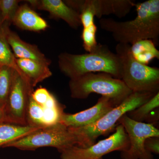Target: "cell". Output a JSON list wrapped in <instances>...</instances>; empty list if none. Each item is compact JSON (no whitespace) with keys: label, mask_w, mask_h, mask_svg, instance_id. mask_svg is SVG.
<instances>
[{"label":"cell","mask_w":159,"mask_h":159,"mask_svg":"<svg viewBox=\"0 0 159 159\" xmlns=\"http://www.w3.org/2000/svg\"><path fill=\"white\" fill-rule=\"evenodd\" d=\"M109 98L101 97L93 106L75 114L64 113L60 123L68 128H80L94 124L116 107Z\"/></svg>","instance_id":"obj_11"},{"label":"cell","mask_w":159,"mask_h":159,"mask_svg":"<svg viewBox=\"0 0 159 159\" xmlns=\"http://www.w3.org/2000/svg\"><path fill=\"white\" fill-rule=\"evenodd\" d=\"M16 62L24 78L33 89L38 84L52 76L49 66L46 64L25 58H16Z\"/></svg>","instance_id":"obj_14"},{"label":"cell","mask_w":159,"mask_h":159,"mask_svg":"<svg viewBox=\"0 0 159 159\" xmlns=\"http://www.w3.org/2000/svg\"><path fill=\"white\" fill-rule=\"evenodd\" d=\"M81 25L83 28H87L95 24L93 13L87 10H84L79 13Z\"/></svg>","instance_id":"obj_27"},{"label":"cell","mask_w":159,"mask_h":159,"mask_svg":"<svg viewBox=\"0 0 159 159\" xmlns=\"http://www.w3.org/2000/svg\"><path fill=\"white\" fill-rule=\"evenodd\" d=\"M79 140L68 127L58 123L40 129L26 136L7 144L3 148L12 147L22 150H34L42 147L57 148L59 152L74 145L79 146Z\"/></svg>","instance_id":"obj_6"},{"label":"cell","mask_w":159,"mask_h":159,"mask_svg":"<svg viewBox=\"0 0 159 159\" xmlns=\"http://www.w3.org/2000/svg\"></svg>","instance_id":"obj_30"},{"label":"cell","mask_w":159,"mask_h":159,"mask_svg":"<svg viewBox=\"0 0 159 159\" xmlns=\"http://www.w3.org/2000/svg\"><path fill=\"white\" fill-rule=\"evenodd\" d=\"M14 69L6 66H0V108L3 110L12 83Z\"/></svg>","instance_id":"obj_21"},{"label":"cell","mask_w":159,"mask_h":159,"mask_svg":"<svg viewBox=\"0 0 159 159\" xmlns=\"http://www.w3.org/2000/svg\"><path fill=\"white\" fill-rule=\"evenodd\" d=\"M155 94L133 92L121 104L111 110L94 124L80 128H68L77 137L79 147H89L95 144L100 136L107 134L115 129L119 119L124 115L138 108Z\"/></svg>","instance_id":"obj_3"},{"label":"cell","mask_w":159,"mask_h":159,"mask_svg":"<svg viewBox=\"0 0 159 159\" xmlns=\"http://www.w3.org/2000/svg\"><path fill=\"white\" fill-rule=\"evenodd\" d=\"M3 122H4V111L0 108V123Z\"/></svg>","instance_id":"obj_28"},{"label":"cell","mask_w":159,"mask_h":159,"mask_svg":"<svg viewBox=\"0 0 159 159\" xmlns=\"http://www.w3.org/2000/svg\"><path fill=\"white\" fill-rule=\"evenodd\" d=\"M33 89L14 70L12 83L6 105L3 109L4 122L27 125V112Z\"/></svg>","instance_id":"obj_8"},{"label":"cell","mask_w":159,"mask_h":159,"mask_svg":"<svg viewBox=\"0 0 159 159\" xmlns=\"http://www.w3.org/2000/svg\"><path fill=\"white\" fill-rule=\"evenodd\" d=\"M51 95V93L47 89L40 87L35 91H33L31 94V97L35 102L43 106L48 101Z\"/></svg>","instance_id":"obj_25"},{"label":"cell","mask_w":159,"mask_h":159,"mask_svg":"<svg viewBox=\"0 0 159 159\" xmlns=\"http://www.w3.org/2000/svg\"><path fill=\"white\" fill-rule=\"evenodd\" d=\"M132 55L137 61L148 65L154 58L159 59V51L151 39H143L130 46Z\"/></svg>","instance_id":"obj_17"},{"label":"cell","mask_w":159,"mask_h":159,"mask_svg":"<svg viewBox=\"0 0 159 159\" xmlns=\"http://www.w3.org/2000/svg\"><path fill=\"white\" fill-rule=\"evenodd\" d=\"M12 23L21 30L35 32L43 31L48 27L45 20L27 4L19 6Z\"/></svg>","instance_id":"obj_15"},{"label":"cell","mask_w":159,"mask_h":159,"mask_svg":"<svg viewBox=\"0 0 159 159\" xmlns=\"http://www.w3.org/2000/svg\"><path fill=\"white\" fill-rule=\"evenodd\" d=\"M137 16L126 21H117L101 18L100 28L111 34L116 42L132 45L143 39H151L156 46L159 43V0H148L135 4Z\"/></svg>","instance_id":"obj_1"},{"label":"cell","mask_w":159,"mask_h":159,"mask_svg":"<svg viewBox=\"0 0 159 159\" xmlns=\"http://www.w3.org/2000/svg\"><path fill=\"white\" fill-rule=\"evenodd\" d=\"M43 127L30 125H20L9 122L0 123V148L26 136Z\"/></svg>","instance_id":"obj_16"},{"label":"cell","mask_w":159,"mask_h":159,"mask_svg":"<svg viewBox=\"0 0 159 159\" xmlns=\"http://www.w3.org/2000/svg\"><path fill=\"white\" fill-rule=\"evenodd\" d=\"M128 135L129 148L121 152L122 159H154L152 154L145 150L144 143L150 137H159V130L153 124L138 122L131 119L126 114L119 119Z\"/></svg>","instance_id":"obj_9"},{"label":"cell","mask_w":159,"mask_h":159,"mask_svg":"<svg viewBox=\"0 0 159 159\" xmlns=\"http://www.w3.org/2000/svg\"><path fill=\"white\" fill-rule=\"evenodd\" d=\"M4 23L2 18V15H1V12H0V28H1V26H2V25H3V24Z\"/></svg>","instance_id":"obj_29"},{"label":"cell","mask_w":159,"mask_h":159,"mask_svg":"<svg viewBox=\"0 0 159 159\" xmlns=\"http://www.w3.org/2000/svg\"><path fill=\"white\" fill-rule=\"evenodd\" d=\"M100 159H102V158Z\"/></svg>","instance_id":"obj_31"},{"label":"cell","mask_w":159,"mask_h":159,"mask_svg":"<svg viewBox=\"0 0 159 159\" xmlns=\"http://www.w3.org/2000/svg\"><path fill=\"white\" fill-rule=\"evenodd\" d=\"M31 6L39 10L48 11L51 17L61 19L71 28L78 29L81 25L80 14L61 0H29Z\"/></svg>","instance_id":"obj_12"},{"label":"cell","mask_w":159,"mask_h":159,"mask_svg":"<svg viewBox=\"0 0 159 159\" xmlns=\"http://www.w3.org/2000/svg\"><path fill=\"white\" fill-rule=\"evenodd\" d=\"M42 107L43 123L45 127L60 123L65 107L58 102L53 94H51L48 101Z\"/></svg>","instance_id":"obj_19"},{"label":"cell","mask_w":159,"mask_h":159,"mask_svg":"<svg viewBox=\"0 0 159 159\" xmlns=\"http://www.w3.org/2000/svg\"><path fill=\"white\" fill-rule=\"evenodd\" d=\"M159 107V92L147 102L138 108L126 114L131 119L138 122H143L151 114Z\"/></svg>","instance_id":"obj_20"},{"label":"cell","mask_w":159,"mask_h":159,"mask_svg":"<svg viewBox=\"0 0 159 159\" xmlns=\"http://www.w3.org/2000/svg\"><path fill=\"white\" fill-rule=\"evenodd\" d=\"M6 38L16 58L33 60L50 65L51 61L46 57L37 46L24 41L9 28L7 30Z\"/></svg>","instance_id":"obj_13"},{"label":"cell","mask_w":159,"mask_h":159,"mask_svg":"<svg viewBox=\"0 0 159 159\" xmlns=\"http://www.w3.org/2000/svg\"><path fill=\"white\" fill-rule=\"evenodd\" d=\"M64 2L79 13L82 10H89L99 19L103 16L111 14L120 18L125 17L136 4L132 0H66Z\"/></svg>","instance_id":"obj_10"},{"label":"cell","mask_w":159,"mask_h":159,"mask_svg":"<svg viewBox=\"0 0 159 159\" xmlns=\"http://www.w3.org/2000/svg\"><path fill=\"white\" fill-rule=\"evenodd\" d=\"M43 109L33 99L31 95L29 99L27 112V122L28 125L45 127L43 123Z\"/></svg>","instance_id":"obj_22"},{"label":"cell","mask_w":159,"mask_h":159,"mask_svg":"<svg viewBox=\"0 0 159 159\" xmlns=\"http://www.w3.org/2000/svg\"><path fill=\"white\" fill-rule=\"evenodd\" d=\"M20 2L18 0H0V12L4 22L12 23Z\"/></svg>","instance_id":"obj_23"},{"label":"cell","mask_w":159,"mask_h":159,"mask_svg":"<svg viewBox=\"0 0 159 159\" xmlns=\"http://www.w3.org/2000/svg\"><path fill=\"white\" fill-rule=\"evenodd\" d=\"M115 129V132L108 138L89 147L83 148L74 145L61 151V159H100L112 152L127 150L129 142L124 127L119 124Z\"/></svg>","instance_id":"obj_7"},{"label":"cell","mask_w":159,"mask_h":159,"mask_svg":"<svg viewBox=\"0 0 159 159\" xmlns=\"http://www.w3.org/2000/svg\"><path fill=\"white\" fill-rule=\"evenodd\" d=\"M69 87L74 99H87L94 93L109 98L116 107L133 93L121 79L104 73H89L70 80Z\"/></svg>","instance_id":"obj_4"},{"label":"cell","mask_w":159,"mask_h":159,"mask_svg":"<svg viewBox=\"0 0 159 159\" xmlns=\"http://www.w3.org/2000/svg\"><path fill=\"white\" fill-rule=\"evenodd\" d=\"M144 146L145 150L149 153L159 154V137H150L146 139Z\"/></svg>","instance_id":"obj_26"},{"label":"cell","mask_w":159,"mask_h":159,"mask_svg":"<svg viewBox=\"0 0 159 159\" xmlns=\"http://www.w3.org/2000/svg\"><path fill=\"white\" fill-rule=\"evenodd\" d=\"M97 31V26L95 24L83 29L81 34L83 47L88 53L93 51L98 45L96 39Z\"/></svg>","instance_id":"obj_24"},{"label":"cell","mask_w":159,"mask_h":159,"mask_svg":"<svg viewBox=\"0 0 159 159\" xmlns=\"http://www.w3.org/2000/svg\"><path fill=\"white\" fill-rule=\"evenodd\" d=\"M58 64L60 70L70 80L91 73H106L121 79L120 59L106 45L98 43L93 51L85 54L61 53Z\"/></svg>","instance_id":"obj_2"},{"label":"cell","mask_w":159,"mask_h":159,"mask_svg":"<svg viewBox=\"0 0 159 159\" xmlns=\"http://www.w3.org/2000/svg\"><path fill=\"white\" fill-rule=\"evenodd\" d=\"M10 24L4 22L0 28V66L11 67L17 71L23 77V74L16 62V57L7 41L6 34Z\"/></svg>","instance_id":"obj_18"},{"label":"cell","mask_w":159,"mask_h":159,"mask_svg":"<svg viewBox=\"0 0 159 159\" xmlns=\"http://www.w3.org/2000/svg\"><path fill=\"white\" fill-rule=\"evenodd\" d=\"M130 45L118 43L116 54L121 66V80L132 92H159V69L140 63L130 52Z\"/></svg>","instance_id":"obj_5"}]
</instances>
